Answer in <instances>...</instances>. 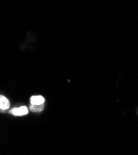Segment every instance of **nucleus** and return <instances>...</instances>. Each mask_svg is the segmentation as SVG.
Instances as JSON below:
<instances>
[{
	"instance_id": "obj_1",
	"label": "nucleus",
	"mask_w": 138,
	"mask_h": 155,
	"mask_svg": "<svg viewBox=\"0 0 138 155\" xmlns=\"http://www.w3.org/2000/svg\"><path fill=\"white\" fill-rule=\"evenodd\" d=\"M11 112L14 116H22L24 115H26L29 112V110L26 107H21L19 108H14L11 109Z\"/></svg>"
},
{
	"instance_id": "obj_2",
	"label": "nucleus",
	"mask_w": 138,
	"mask_h": 155,
	"mask_svg": "<svg viewBox=\"0 0 138 155\" xmlns=\"http://www.w3.org/2000/svg\"><path fill=\"white\" fill-rule=\"evenodd\" d=\"M10 101L4 96H0V108L1 110H6L10 108Z\"/></svg>"
},
{
	"instance_id": "obj_3",
	"label": "nucleus",
	"mask_w": 138,
	"mask_h": 155,
	"mask_svg": "<svg viewBox=\"0 0 138 155\" xmlns=\"http://www.w3.org/2000/svg\"><path fill=\"white\" fill-rule=\"evenodd\" d=\"M45 102L44 98L42 96H33L30 98V103L32 104H42Z\"/></svg>"
},
{
	"instance_id": "obj_4",
	"label": "nucleus",
	"mask_w": 138,
	"mask_h": 155,
	"mask_svg": "<svg viewBox=\"0 0 138 155\" xmlns=\"http://www.w3.org/2000/svg\"><path fill=\"white\" fill-rule=\"evenodd\" d=\"M44 108V104H31L30 106V109L31 111L34 112H39L43 111Z\"/></svg>"
}]
</instances>
